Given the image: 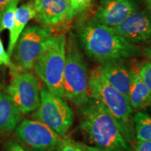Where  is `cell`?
<instances>
[{
	"instance_id": "26",
	"label": "cell",
	"mask_w": 151,
	"mask_h": 151,
	"mask_svg": "<svg viewBox=\"0 0 151 151\" xmlns=\"http://www.w3.org/2000/svg\"><path fill=\"white\" fill-rule=\"evenodd\" d=\"M143 52L149 60H151V43L148 46L145 47V48H143Z\"/></svg>"
},
{
	"instance_id": "12",
	"label": "cell",
	"mask_w": 151,
	"mask_h": 151,
	"mask_svg": "<svg viewBox=\"0 0 151 151\" xmlns=\"http://www.w3.org/2000/svg\"><path fill=\"white\" fill-rule=\"evenodd\" d=\"M35 18L43 25L52 27L69 22V0H33Z\"/></svg>"
},
{
	"instance_id": "9",
	"label": "cell",
	"mask_w": 151,
	"mask_h": 151,
	"mask_svg": "<svg viewBox=\"0 0 151 151\" xmlns=\"http://www.w3.org/2000/svg\"><path fill=\"white\" fill-rule=\"evenodd\" d=\"M15 136L29 151H55L62 139L46 124L29 119L20 121L15 129Z\"/></svg>"
},
{
	"instance_id": "21",
	"label": "cell",
	"mask_w": 151,
	"mask_h": 151,
	"mask_svg": "<svg viewBox=\"0 0 151 151\" xmlns=\"http://www.w3.org/2000/svg\"><path fill=\"white\" fill-rule=\"evenodd\" d=\"M55 151H84L78 143L73 141L70 138L62 137Z\"/></svg>"
},
{
	"instance_id": "11",
	"label": "cell",
	"mask_w": 151,
	"mask_h": 151,
	"mask_svg": "<svg viewBox=\"0 0 151 151\" xmlns=\"http://www.w3.org/2000/svg\"><path fill=\"white\" fill-rule=\"evenodd\" d=\"M137 9L136 0H106L101 2L92 20L114 27Z\"/></svg>"
},
{
	"instance_id": "17",
	"label": "cell",
	"mask_w": 151,
	"mask_h": 151,
	"mask_svg": "<svg viewBox=\"0 0 151 151\" xmlns=\"http://www.w3.org/2000/svg\"><path fill=\"white\" fill-rule=\"evenodd\" d=\"M135 137L138 141H151V116L141 110L133 115Z\"/></svg>"
},
{
	"instance_id": "27",
	"label": "cell",
	"mask_w": 151,
	"mask_h": 151,
	"mask_svg": "<svg viewBox=\"0 0 151 151\" xmlns=\"http://www.w3.org/2000/svg\"><path fill=\"white\" fill-rule=\"evenodd\" d=\"M11 0H0V12H1L5 7L9 4Z\"/></svg>"
},
{
	"instance_id": "5",
	"label": "cell",
	"mask_w": 151,
	"mask_h": 151,
	"mask_svg": "<svg viewBox=\"0 0 151 151\" xmlns=\"http://www.w3.org/2000/svg\"><path fill=\"white\" fill-rule=\"evenodd\" d=\"M67 39L63 34L52 35L47 39L33 69L37 76L49 91L64 97V69Z\"/></svg>"
},
{
	"instance_id": "29",
	"label": "cell",
	"mask_w": 151,
	"mask_h": 151,
	"mask_svg": "<svg viewBox=\"0 0 151 151\" xmlns=\"http://www.w3.org/2000/svg\"><path fill=\"white\" fill-rule=\"evenodd\" d=\"M149 109H150V112H151V103H150V106H149Z\"/></svg>"
},
{
	"instance_id": "3",
	"label": "cell",
	"mask_w": 151,
	"mask_h": 151,
	"mask_svg": "<svg viewBox=\"0 0 151 151\" xmlns=\"http://www.w3.org/2000/svg\"><path fill=\"white\" fill-rule=\"evenodd\" d=\"M90 97L99 100L119 124L124 139L132 147L135 143L134 110L129 99L109 83L100 66L89 73Z\"/></svg>"
},
{
	"instance_id": "16",
	"label": "cell",
	"mask_w": 151,
	"mask_h": 151,
	"mask_svg": "<svg viewBox=\"0 0 151 151\" xmlns=\"http://www.w3.org/2000/svg\"><path fill=\"white\" fill-rule=\"evenodd\" d=\"M36 16V10L34 1L24 4L16 8L14 14V24L13 29L10 31L9 41L7 53L12 56L14 47L22 32L25 28L26 24L31 19Z\"/></svg>"
},
{
	"instance_id": "24",
	"label": "cell",
	"mask_w": 151,
	"mask_h": 151,
	"mask_svg": "<svg viewBox=\"0 0 151 151\" xmlns=\"http://www.w3.org/2000/svg\"><path fill=\"white\" fill-rule=\"evenodd\" d=\"M132 147V151H151V141H135Z\"/></svg>"
},
{
	"instance_id": "4",
	"label": "cell",
	"mask_w": 151,
	"mask_h": 151,
	"mask_svg": "<svg viewBox=\"0 0 151 151\" xmlns=\"http://www.w3.org/2000/svg\"><path fill=\"white\" fill-rule=\"evenodd\" d=\"M63 83L65 99L78 110L86 106L90 99L88 66L71 32L67 41Z\"/></svg>"
},
{
	"instance_id": "19",
	"label": "cell",
	"mask_w": 151,
	"mask_h": 151,
	"mask_svg": "<svg viewBox=\"0 0 151 151\" xmlns=\"http://www.w3.org/2000/svg\"><path fill=\"white\" fill-rule=\"evenodd\" d=\"M92 0H69V22L85 12L90 7Z\"/></svg>"
},
{
	"instance_id": "15",
	"label": "cell",
	"mask_w": 151,
	"mask_h": 151,
	"mask_svg": "<svg viewBox=\"0 0 151 151\" xmlns=\"http://www.w3.org/2000/svg\"><path fill=\"white\" fill-rule=\"evenodd\" d=\"M21 119L22 113L9 96L0 93V137L15 130Z\"/></svg>"
},
{
	"instance_id": "25",
	"label": "cell",
	"mask_w": 151,
	"mask_h": 151,
	"mask_svg": "<svg viewBox=\"0 0 151 151\" xmlns=\"http://www.w3.org/2000/svg\"><path fill=\"white\" fill-rule=\"evenodd\" d=\"M78 143V145L81 147V148L83 149L84 151H106L104 150H101V149L96 148V147L94 146H89V145L85 144V143H79V142H76Z\"/></svg>"
},
{
	"instance_id": "13",
	"label": "cell",
	"mask_w": 151,
	"mask_h": 151,
	"mask_svg": "<svg viewBox=\"0 0 151 151\" xmlns=\"http://www.w3.org/2000/svg\"><path fill=\"white\" fill-rule=\"evenodd\" d=\"M104 74L111 86L128 98L132 78V69L124 60H113L100 64Z\"/></svg>"
},
{
	"instance_id": "23",
	"label": "cell",
	"mask_w": 151,
	"mask_h": 151,
	"mask_svg": "<svg viewBox=\"0 0 151 151\" xmlns=\"http://www.w3.org/2000/svg\"><path fill=\"white\" fill-rule=\"evenodd\" d=\"M4 151H29L24 148L18 141L14 139L7 141L4 146Z\"/></svg>"
},
{
	"instance_id": "28",
	"label": "cell",
	"mask_w": 151,
	"mask_h": 151,
	"mask_svg": "<svg viewBox=\"0 0 151 151\" xmlns=\"http://www.w3.org/2000/svg\"><path fill=\"white\" fill-rule=\"evenodd\" d=\"M146 1H147V2H148L149 13H150V16H151V0H146Z\"/></svg>"
},
{
	"instance_id": "10",
	"label": "cell",
	"mask_w": 151,
	"mask_h": 151,
	"mask_svg": "<svg viewBox=\"0 0 151 151\" xmlns=\"http://www.w3.org/2000/svg\"><path fill=\"white\" fill-rule=\"evenodd\" d=\"M113 29L134 44L151 43V16L147 11H135Z\"/></svg>"
},
{
	"instance_id": "31",
	"label": "cell",
	"mask_w": 151,
	"mask_h": 151,
	"mask_svg": "<svg viewBox=\"0 0 151 151\" xmlns=\"http://www.w3.org/2000/svg\"><path fill=\"white\" fill-rule=\"evenodd\" d=\"M0 65H1V64H0Z\"/></svg>"
},
{
	"instance_id": "6",
	"label": "cell",
	"mask_w": 151,
	"mask_h": 151,
	"mask_svg": "<svg viewBox=\"0 0 151 151\" xmlns=\"http://www.w3.org/2000/svg\"><path fill=\"white\" fill-rule=\"evenodd\" d=\"M32 118L65 137L72 127L74 114L63 99L52 94L43 85L41 88L40 103Z\"/></svg>"
},
{
	"instance_id": "30",
	"label": "cell",
	"mask_w": 151,
	"mask_h": 151,
	"mask_svg": "<svg viewBox=\"0 0 151 151\" xmlns=\"http://www.w3.org/2000/svg\"><path fill=\"white\" fill-rule=\"evenodd\" d=\"M106 1V0H101V2H103V1Z\"/></svg>"
},
{
	"instance_id": "1",
	"label": "cell",
	"mask_w": 151,
	"mask_h": 151,
	"mask_svg": "<svg viewBox=\"0 0 151 151\" xmlns=\"http://www.w3.org/2000/svg\"><path fill=\"white\" fill-rule=\"evenodd\" d=\"M76 37L87 56L102 64L113 60L139 56L141 49L117 33L113 27L93 20H80L75 27Z\"/></svg>"
},
{
	"instance_id": "7",
	"label": "cell",
	"mask_w": 151,
	"mask_h": 151,
	"mask_svg": "<svg viewBox=\"0 0 151 151\" xmlns=\"http://www.w3.org/2000/svg\"><path fill=\"white\" fill-rule=\"evenodd\" d=\"M51 27L31 25L24 28L14 47V65L17 71H29L34 68L45 43L53 35Z\"/></svg>"
},
{
	"instance_id": "20",
	"label": "cell",
	"mask_w": 151,
	"mask_h": 151,
	"mask_svg": "<svg viewBox=\"0 0 151 151\" xmlns=\"http://www.w3.org/2000/svg\"><path fill=\"white\" fill-rule=\"evenodd\" d=\"M139 72L143 82L151 91V60H149L138 66Z\"/></svg>"
},
{
	"instance_id": "14",
	"label": "cell",
	"mask_w": 151,
	"mask_h": 151,
	"mask_svg": "<svg viewBox=\"0 0 151 151\" xmlns=\"http://www.w3.org/2000/svg\"><path fill=\"white\" fill-rule=\"evenodd\" d=\"M130 104L134 111L149 107L151 103V91L143 82L138 67L132 69V78L129 96Z\"/></svg>"
},
{
	"instance_id": "8",
	"label": "cell",
	"mask_w": 151,
	"mask_h": 151,
	"mask_svg": "<svg viewBox=\"0 0 151 151\" xmlns=\"http://www.w3.org/2000/svg\"><path fill=\"white\" fill-rule=\"evenodd\" d=\"M6 94L22 114L34 112L40 103L41 88L37 77L31 71L12 73Z\"/></svg>"
},
{
	"instance_id": "2",
	"label": "cell",
	"mask_w": 151,
	"mask_h": 151,
	"mask_svg": "<svg viewBox=\"0 0 151 151\" xmlns=\"http://www.w3.org/2000/svg\"><path fill=\"white\" fill-rule=\"evenodd\" d=\"M80 113L79 127L89 146L106 151H132L118 123L99 100L90 97Z\"/></svg>"
},
{
	"instance_id": "22",
	"label": "cell",
	"mask_w": 151,
	"mask_h": 151,
	"mask_svg": "<svg viewBox=\"0 0 151 151\" xmlns=\"http://www.w3.org/2000/svg\"><path fill=\"white\" fill-rule=\"evenodd\" d=\"M0 64L8 67L11 69L12 73L18 72V71H17L14 63L11 61V57L5 51L1 38H0Z\"/></svg>"
},
{
	"instance_id": "18",
	"label": "cell",
	"mask_w": 151,
	"mask_h": 151,
	"mask_svg": "<svg viewBox=\"0 0 151 151\" xmlns=\"http://www.w3.org/2000/svg\"><path fill=\"white\" fill-rule=\"evenodd\" d=\"M20 0H11L5 9L0 12V32L5 29L11 31L14 27V14Z\"/></svg>"
}]
</instances>
